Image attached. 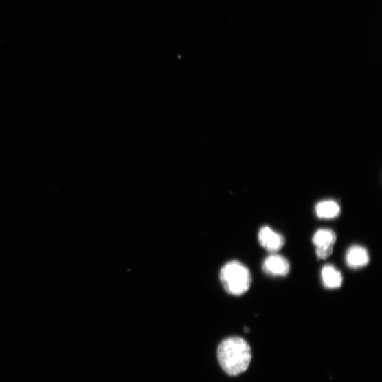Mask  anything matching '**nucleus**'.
<instances>
[{
	"mask_svg": "<svg viewBox=\"0 0 382 382\" xmlns=\"http://www.w3.org/2000/svg\"><path fill=\"white\" fill-rule=\"evenodd\" d=\"M220 279L226 292L234 296L245 294L252 283L250 270L237 260L229 261L223 267Z\"/></svg>",
	"mask_w": 382,
	"mask_h": 382,
	"instance_id": "obj_2",
	"label": "nucleus"
},
{
	"mask_svg": "<svg viewBox=\"0 0 382 382\" xmlns=\"http://www.w3.org/2000/svg\"><path fill=\"white\" fill-rule=\"evenodd\" d=\"M218 356L224 371L236 376L245 372L251 361V349L243 338L233 337L223 340L218 346Z\"/></svg>",
	"mask_w": 382,
	"mask_h": 382,
	"instance_id": "obj_1",
	"label": "nucleus"
},
{
	"mask_svg": "<svg viewBox=\"0 0 382 382\" xmlns=\"http://www.w3.org/2000/svg\"><path fill=\"white\" fill-rule=\"evenodd\" d=\"M322 280L325 288L337 289L343 283V276L340 271L332 265H326L322 269Z\"/></svg>",
	"mask_w": 382,
	"mask_h": 382,
	"instance_id": "obj_7",
	"label": "nucleus"
},
{
	"mask_svg": "<svg viewBox=\"0 0 382 382\" xmlns=\"http://www.w3.org/2000/svg\"><path fill=\"white\" fill-rule=\"evenodd\" d=\"M368 250L360 245L350 247L346 254V262L348 267L352 269H360L367 266L370 262Z\"/></svg>",
	"mask_w": 382,
	"mask_h": 382,
	"instance_id": "obj_5",
	"label": "nucleus"
},
{
	"mask_svg": "<svg viewBox=\"0 0 382 382\" xmlns=\"http://www.w3.org/2000/svg\"><path fill=\"white\" fill-rule=\"evenodd\" d=\"M337 240V234L329 229L317 230L313 238V242L316 247V249L333 250L334 245H335Z\"/></svg>",
	"mask_w": 382,
	"mask_h": 382,
	"instance_id": "obj_6",
	"label": "nucleus"
},
{
	"mask_svg": "<svg viewBox=\"0 0 382 382\" xmlns=\"http://www.w3.org/2000/svg\"><path fill=\"white\" fill-rule=\"evenodd\" d=\"M260 246L271 253L280 251L285 244L284 237L269 226L262 227L258 235Z\"/></svg>",
	"mask_w": 382,
	"mask_h": 382,
	"instance_id": "obj_3",
	"label": "nucleus"
},
{
	"mask_svg": "<svg viewBox=\"0 0 382 382\" xmlns=\"http://www.w3.org/2000/svg\"><path fill=\"white\" fill-rule=\"evenodd\" d=\"M316 214L320 219H334L337 218L341 212L339 205L333 201L327 200L319 203L316 206Z\"/></svg>",
	"mask_w": 382,
	"mask_h": 382,
	"instance_id": "obj_8",
	"label": "nucleus"
},
{
	"mask_svg": "<svg viewBox=\"0 0 382 382\" xmlns=\"http://www.w3.org/2000/svg\"><path fill=\"white\" fill-rule=\"evenodd\" d=\"M262 268L265 273L271 276H286L291 270L288 259L275 253L265 260Z\"/></svg>",
	"mask_w": 382,
	"mask_h": 382,
	"instance_id": "obj_4",
	"label": "nucleus"
}]
</instances>
